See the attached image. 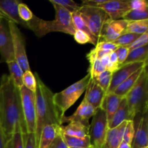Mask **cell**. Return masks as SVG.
<instances>
[{
  "label": "cell",
  "mask_w": 148,
  "mask_h": 148,
  "mask_svg": "<svg viewBox=\"0 0 148 148\" xmlns=\"http://www.w3.org/2000/svg\"><path fill=\"white\" fill-rule=\"evenodd\" d=\"M0 125L7 142L14 133H27L20 90L7 75L0 79Z\"/></svg>",
  "instance_id": "6da1fadb"
},
{
  "label": "cell",
  "mask_w": 148,
  "mask_h": 148,
  "mask_svg": "<svg viewBox=\"0 0 148 148\" xmlns=\"http://www.w3.org/2000/svg\"><path fill=\"white\" fill-rule=\"evenodd\" d=\"M36 79V128L35 132L36 145L38 146L40 133L43 127L48 125L62 126V121L64 116L61 114L53 102L52 91L42 82L37 73L35 74Z\"/></svg>",
  "instance_id": "7a4b0ae2"
},
{
  "label": "cell",
  "mask_w": 148,
  "mask_h": 148,
  "mask_svg": "<svg viewBox=\"0 0 148 148\" xmlns=\"http://www.w3.org/2000/svg\"><path fill=\"white\" fill-rule=\"evenodd\" d=\"M51 4L56 12L54 20L47 21L38 18L34 14L33 19L27 23V28L39 38L51 32H62L74 36L76 28L72 22V14L58 4Z\"/></svg>",
  "instance_id": "3957f363"
},
{
  "label": "cell",
  "mask_w": 148,
  "mask_h": 148,
  "mask_svg": "<svg viewBox=\"0 0 148 148\" xmlns=\"http://www.w3.org/2000/svg\"><path fill=\"white\" fill-rule=\"evenodd\" d=\"M124 98L127 102L130 119L133 121L138 114H144L148 109V74L147 66L143 69L138 79Z\"/></svg>",
  "instance_id": "277c9868"
},
{
  "label": "cell",
  "mask_w": 148,
  "mask_h": 148,
  "mask_svg": "<svg viewBox=\"0 0 148 148\" xmlns=\"http://www.w3.org/2000/svg\"><path fill=\"white\" fill-rule=\"evenodd\" d=\"M90 75L88 73L80 80L70 85L62 92L53 94V102L62 115L79 99L86 90L90 80Z\"/></svg>",
  "instance_id": "5b68a950"
},
{
  "label": "cell",
  "mask_w": 148,
  "mask_h": 148,
  "mask_svg": "<svg viewBox=\"0 0 148 148\" xmlns=\"http://www.w3.org/2000/svg\"><path fill=\"white\" fill-rule=\"evenodd\" d=\"M77 12L81 16L92 36L99 42V36L102 26L109 18L108 14L100 7L81 6Z\"/></svg>",
  "instance_id": "8992f818"
},
{
  "label": "cell",
  "mask_w": 148,
  "mask_h": 148,
  "mask_svg": "<svg viewBox=\"0 0 148 148\" xmlns=\"http://www.w3.org/2000/svg\"><path fill=\"white\" fill-rule=\"evenodd\" d=\"M108 130L106 113L101 108H97L90 126L89 137L91 145L95 148H102Z\"/></svg>",
  "instance_id": "52a82bcc"
},
{
  "label": "cell",
  "mask_w": 148,
  "mask_h": 148,
  "mask_svg": "<svg viewBox=\"0 0 148 148\" xmlns=\"http://www.w3.org/2000/svg\"><path fill=\"white\" fill-rule=\"evenodd\" d=\"M8 27L12 40L14 60L23 72L30 70L25 50V42L23 34L17 25L13 23H8Z\"/></svg>",
  "instance_id": "ba28073f"
},
{
  "label": "cell",
  "mask_w": 148,
  "mask_h": 148,
  "mask_svg": "<svg viewBox=\"0 0 148 148\" xmlns=\"http://www.w3.org/2000/svg\"><path fill=\"white\" fill-rule=\"evenodd\" d=\"M23 116L25 121L27 133L35 134L36 128V97L35 92L24 86L20 89Z\"/></svg>",
  "instance_id": "9c48e42d"
},
{
  "label": "cell",
  "mask_w": 148,
  "mask_h": 148,
  "mask_svg": "<svg viewBox=\"0 0 148 148\" xmlns=\"http://www.w3.org/2000/svg\"><path fill=\"white\" fill-rule=\"evenodd\" d=\"M133 124L134 127V137L132 143V148L148 147V114H138L135 116Z\"/></svg>",
  "instance_id": "30bf717a"
},
{
  "label": "cell",
  "mask_w": 148,
  "mask_h": 148,
  "mask_svg": "<svg viewBox=\"0 0 148 148\" xmlns=\"http://www.w3.org/2000/svg\"><path fill=\"white\" fill-rule=\"evenodd\" d=\"M128 23V21L123 19L116 20L108 19L102 26L100 33L99 42L113 43L120 36L124 34Z\"/></svg>",
  "instance_id": "8fae6325"
},
{
  "label": "cell",
  "mask_w": 148,
  "mask_h": 148,
  "mask_svg": "<svg viewBox=\"0 0 148 148\" xmlns=\"http://www.w3.org/2000/svg\"><path fill=\"white\" fill-rule=\"evenodd\" d=\"M147 66V62H136L119 66L116 71L113 72L111 85L106 93H111L116 89L117 87L122 83L125 79L140 69Z\"/></svg>",
  "instance_id": "7c38bea8"
},
{
  "label": "cell",
  "mask_w": 148,
  "mask_h": 148,
  "mask_svg": "<svg viewBox=\"0 0 148 148\" xmlns=\"http://www.w3.org/2000/svg\"><path fill=\"white\" fill-rule=\"evenodd\" d=\"M22 3L19 0H0V16L7 22L20 25L27 28V23H25L19 16L18 6Z\"/></svg>",
  "instance_id": "4fadbf2b"
},
{
  "label": "cell",
  "mask_w": 148,
  "mask_h": 148,
  "mask_svg": "<svg viewBox=\"0 0 148 148\" xmlns=\"http://www.w3.org/2000/svg\"><path fill=\"white\" fill-rule=\"evenodd\" d=\"M95 111H96V109H95L92 106L90 105L85 101V99H83L77 109L72 116L69 117H66L64 116L63 117L62 121V125L64 124V123H69L75 121V122H79L86 126V127H90V124L89 122V120L93 116Z\"/></svg>",
  "instance_id": "5bb4252c"
},
{
  "label": "cell",
  "mask_w": 148,
  "mask_h": 148,
  "mask_svg": "<svg viewBox=\"0 0 148 148\" xmlns=\"http://www.w3.org/2000/svg\"><path fill=\"white\" fill-rule=\"evenodd\" d=\"M98 7L103 10L109 18L113 20H121L130 10L128 1L122 0H106Z\"/></svg>",
  "instance_id": "9a60e30c"
},
{
  "label": "cell",
  "mask_w": 148,
  "mask_h": 148,
  "mask_svg": "<svg viewBox=\"0 0 148 148\" xmlns=\"http://www.w3.org/2000/svg\"><path fill=\"white\" fill-rule=\"evenodd\" d=\"M0 54L6 63L14 60L12 40L9 27L1 22L0 24Z\"/></svg>",
  "instance_id": "2e32d148"
},
{
  "label": "cell",
  "mask_w": 148,
  "mask_h": 148,
  "mask_svg": "<svg viewBox=\"0 0 148 148\" xmlns=\"http://www.w3.org/2000/svg\"><path fill=\"white\" fill-rule=\"evenodd\" d=\"M106 92L97 84L94 79H91L85 90L84 99L92 106L95 109L100 108Z\"/></svg>",
  "instance_id": "e0dca14e"
},
{
  "label": "cell",
  "mask_w": 148,
  "mask_h": 148,
  "mask_svg": "<svg viewBox=\"0 0 148 148\" xmlns=\"http://www.w3.org/2000/svg\"><path fill=\"white\" fill-rule=\"evenodd\" d=\"M127 121H124L114 129H108L102 148H118L123 140Z\"/></svg>",
  "instance_id": "ac0fdd59"
},
{
  "label": "cell",
  "mask_w": 148,
  "mask_h": 148,
  "mask_svg": "<svg viewBox=\"0 0 148 148\" xmlns=\"http://www.w3.org/2000/svg\"><path fill=\"white\" fill-rule=\"evenodd\" d=\"M61 132V126L52 124L43 127L40 133L38 148L50 147L53 140Z\"/></svg>",
  "instance_id": "d6986e66"
},
{
  "label": "cell",
  "mask_w": 148,
  "mask_h": 148,
  "mask_svg": "<svg viewBox=\"0 0 148 148\" xmlns=\"http://www.w3.org/2000/svg\"><path fill=\"white\" fill-rule=\"evenodd\" d=\"M122 98H123L116 95L114 92L106 93V96L104 97L100 108L104 110L106 113L108 123H109L110 121L112 119L113 116L119 106Z\"/></svg>",
  "instance_id": "ffe728a7"
},
{
  "label": "cell",
  "mask_w": 148,
  "mask_h": 148,
  "mask_svg": "<svg viewBox=\"0 0 148 148\" xmlns=\"http://www.w3.org/2000/svg\"><path fill=\"white\" fill-rule=\"evenodd\" d=\"M61 130L62 134L66 135L83 138L89 136L90 127H86L79 122L73 121L69 122L66 126H61Z\"/></svg>",
  "instance_id": "44dd1931"
},
{
  "label": "cell",
  "mask_w": 148,
  "mask_h": 148,
  "mask_svg": "<svg viewBox=\"0 0 148 148\" xmlns=\"http://www.w3.org/2000/svg\"><path fill=\"white\" fill-rule=\"evenodd\" d=\"M131 121L129 114V108L127 106V100L123 98L121 100L118 109L116 111L112 119L108 123V129H114L119 126L124 121Z\"/></svg>",
  "instance_id": "7402d4cb"
},
{
  "label": "cell",
  "mask_w": 148,
  "mask_h": 148,
  "mask_svg": "<svg viewBox=\"0 0 148 148\" xmlns=\"http://www.w3.org/2000/svg\"><path fill=\"white\" fill-rule=\"evenodd\" d=\"M145 67L137 70V72H135L134 74H132L131 76L129 77L127 79H125L122 83L120 84V85L117 87L116 89L114 91V93L119 95V96L121 97V98H124V97L127 95V93L131 90L132 88L134 87V85H135L137 79H138L139 77H140V74L142 73V72H143V69H144Z\"/></svg>",
  "instance_id": "603a6c76"
},
{
  "label": "cell",
  "mask_w": 148,
  "mask_h": 148,
  "mask_svg": "<svg viewBox=\"0 0 148 148\" xmlns=\"http://www.w3.org/2000/svg\"><path fill=\"white\" fill-rule=\"evenodd\" d=\"M147 58L148 46L146 45V46H142L138 49L130 51L127 59L123 63L122 65L128 64L131 63H136V62H147Z\"/></svg>",
  "instance_id": "cb8c5ba5"
},
{
  "label": "cell",
  "mask_w": 148,
  "mask_h": 148,
  "mask_svg": "<svg viewBox=\"0 0 148 148\" xmlns=\"http://www.w3.org/2000/svg\"><path fill=\"white\" fill-rule=\"evenodd\" d=\"M7 64L8 66L9 71H10V77L12 78L15 86L20 89L22 87H23V76L24 72L22 70L20 66H19L15 60L7 62Z\"/></svg>",
  "instance_id": "d4e9b609"
},
{
  "label": "cell",
  "mask_w": 148,
  "mask_h": 148,
  "mask_svg": "<svg viewBox=\"0 0 148 148\" xmlns=\"http://www.w3.org/2000/svg\"><path fill=\"white\" fill-rule=\"evenodd\" d=\"M62 137L69 148L86 147L91 145L90 139L89 136L83 137V138H79V137H72V136L62 134Z\"/></svg>",
  "instance_id": "484cf974"
},
{
  "label": "cell",
  "mask_w": 148,
  "mask_h": 148,
  "mask_svg": "<svg viewBox=\"0 0 148 148\" xmlns=\"http://www.w3.org/2000/svg\"><path fill=\"white\" fill-rule=\"evenodd\" d=\"M148 20H139V21L129 22L126 28L125 33H134V34L141 35L147 33Z\"/></svg>",
  "instance_id": "4316f807"
},
{
  "label": "cell",
  "mask_w": 148,
  "mask_h": 148,
  "mask_svg": "<svg viewBox=\"0 0 148 148\" xmlns=\"http://www.w3.org/2000/svg\"><path fill=\"white\" fill-rule=\"evenodd\" d=\"M122 19L128 22L148 20V9L130 10L124 14Z\"/></svg>",
  "instance_id": "83f0119b"
},
{
  "label": "cell",
  "mask_w": 148,
  "mask_h": 148,
  "mask_svg": "<svg viewBox=\"0 0 148 148\" xmlns=\"http://www.w3.org/2000/svg\"><path fill=\"white\" fill-rule=\"evenodd\" d=\"M72 22H73V24L75 25L76 30H80L82 31L85 32V33L88 35L95 42L96 45L98 43V40L95 37H94L92 35L91 32L90 31V30L88 29V27H87V25H85V22L82 20V18L81 17V16L78 14L77 12L72 13Z\"/></svg>",
  "instance_id": "f1b7e54d"
},
{
  "label": "cell",
  "mask_w": 148,
  "mask_h": 148,
  "mask_svg": "<svg viewBox=\"0 0 148 148\" xmlns=\"http://www.w3.org/2000/svg\"><path fill=\"white\" fill-rule=\"evenodd\" d=\"M112 74L113 72H110L108 70H105L100 74L96 78H94V80L97 82L98 85L107 92L108 88H109L110 85H111V78H112ZM92 79V78H91Z\"/></svg>",
  "instance_id": "f546056e"
},
{
  "label": "cell",
  "mask_w": 148,
  "mask_h": 148,
  "mask_svg": "<svg viewBox=\"0 0 148 148\" xmlns=\"http://www.w3.org/2000/svg\"><path fill=\"white\" fill-rule=\"evenodd\" d=\"M51 3L58 4L65 10L69 11L71 14L77 12L81 7V4H77L72 0H49Z\"/></svg>",
  "instance_id": "4dcf8cb0"
},
{
  "label": "cell",
  "mask_w": 148,
  "mask_h": 148,
  "mask_svg": "<svg viewBox=\"0 0 148 148\" xmlns=\"http://www.w3.org/2000/svg\"><path fill=\"white\" fill-rule=\"evenodd\" d=\"M138 37H140V35L125 33L120 36L113 43L118 46H128L132 44Z\"/></svg>",
  "instance_id": "1f68e13d"
},
{
  "label": "cell",
  "mask_w": 148,
  "mask_h": 148,
  "mask_svg": "<svg viewBox=\"0 0 148 148\" xmlns=\"http://www.w3.org/2000/svg\"><path fill=\"white\" fill-rule=\"evenodd\" d=\"M23 83L25 88L33 92H36V79L35 75L30 70L24 72L23 76Z\"/></svg>",
  "instance_id": "d6a6232c"
},
{
  "label": "cell",
  "mask_w": 148,
  "mask_h": 148,
  "mask_svg": "<svg viewBox=\"0 0 148 148\" xmlns=\"http://www.w3.org/2000/svg\"><path fill=\"white\" fill-rule=\"evenodd\" d=\"M105 70L106 68L102 64L101 60L99 59H96L92 62H90V66L88 72L90 75V77L94 79Z\"/></svg>",
  "instance_id": "836d02e7"
},
{
  "label": "cell",
  "mask_w": 148,
  "mask_h": 148,
  "mask_svg": "<svg viewBox=\"0 0 148 148\" xmlns=\"http://www.w3.org/2000/svg\"><path fill=\"white\" fill-rule=\"evenodd\" d=\"M18 13L21 20L25 23L30 22L34 16V14L32 12L31 10L28 8V7L23 2L19 4Z\"/></svg>",
  "instance_id": "e575fe53"
},
{
  "label": "cell",
  "mask_w": 148,
  "mask_h": 148,
  "mask_svg": "<svg viewBox=\"0 0 148 148\" xmlns=\"http://www.w3.org/2000/svg\"><path fill=\"white\" fill-rule=\"evenodd\" d=\"M75 40L79 44H85V43H92L94 46H96L95 42L88 36L85 32L82 31L80 30H76L75 34H74Z\"/></svg>",
  "instance_id": "d590c367"
},
{
  "label": "cell",
  "mask_w": 148,
  "mask_h": 148,
  "mask_svg": "<svg viewBox=\"0 0 148 148\" xmlns=\"http://www.w3.org/2000/svg\"><path fill=\"white\" fill-rule=\"evenodd\" d=\"M134 127L133 121H127V127H126L125 131H124V136H123V141L132 145L133 141V139L134 137Z\"/></svg>",
  "instance_id": "8d00e7d4"
},
{
  "label": "cell",
  "mask_w": 148,
  "mask_h": 148,
  "mask_svg": "<svg viewBox=\"0 0 148 148\" xmlns=\"http://www.w3.org/2000/svg\"><path fill=\"white\" fill-rule=\"evenodd\" d=\"M148 42V33H145L144 34L140 36V37L137 38L134 42H133L132 44H130V46H127L129 49V50L132 51L133 49H138V48L142 47V46H144L147 45Z\"/></svg>",
  "instance_id": "74e56055"
},
{
  "label": "cell",
  "mask_w": 148,
  "mask_h": 148,
  "mask_svg": "<svg viewBox=\"0 0 148 148\" xmlns=\"http://www.w3.org/2000/svg\"><path fill=\"white\" fill-rule=\"evenodd\" d=\"M119 46H116L114 44V43H111V42H99L98 44L95 46V48L100 51H103L106 52V53H110L111 52L115 51Z\"/></svg>",
  "instance_id": "f35d334b"
},
{
  "label": "cell",
  "mask_w": 148,
  "mask_h": 148,
  "mask_svg": "<svg viewBox=\"0 0 148 148\" xmlns=\"http://www.w3.org/2000/svg\"><path fill=\"white\" fill-rule=\"evenodd\" d=\"M116 53L117 59H118L119 65L121 66L123 64L125 60L127 59V56H128L129 53H130V50L127 46H119L116 50L115 51Z\"/></svg>",
  "instance_id": "ab89813d"
},
{
  "label": "cell",
  "mask_w": 148,
  "mask_h": 148,
  "mask_svg": "<svg viewBox=\"0 0 148 148\" xmlns=\"http://www.w3.org/2000/svg\"><path fill=\"white\" fill-rule=\"evenodd\" d=\"M23 139L24 148H38L35 134H23Z\"/></svg>",
  "instance_id": "60d3db41"
},
{
  "label": "cell",
  "mask_w": 148,
  "mask_h": 148,
  "mask_svg": "<svg viewBox=\"0 0 148 148\" xmlns=\"http://www.w3.org/2000/svg\"><path fill=\"white\" fill-rule=\"evenodd\" d=\"M11 148H24L23 134L21 132H16L13 134L10 140Z\"/></svg>",
  "instance_id": "b9f144b4"
},
{
  "label": "cell",
  "mask_w": 148,
  "mask_h": 148,
  "mask_svg": "<svg viewBox=\"0 0 148 148\" xmlns=\"http://www.w3.org/2000/svg\"><path fill=\"white\" fill-rule=\"evenodd\" d=\"M130 10H145L148 9L147 1L145 0H129Z\"/></svg>",
  "instance_id": "7bdbcfd3"
},
{
  "label": "cell",
  "mask_w": 148,
  "mask_h": 148,
  "mask_svg": "<svg viewBox=\"0 0 148 148\" xmlns=\"http://www.w3.org/2000/svg\"><path fill=\"white\" fill-rule=\"evenodd\" d=\"M49 148H69L65 143V142L64 141L62 132L55 138V140H53L51 145Z\"/></svg>",
  "instance_id": "ee69618b"
},
{
  "label": "cell",
  "mask_w": 148,
  "mask_h": 148,
  "mask_svg": "<svg viewBox=\"0 0 148 148\" xmlns=\"http://www.w3.org/2000/svg\"><path fill=\"white\" fill-rule=\"evenodd\" d=\"M106 0H84L82 1V6H89V7H96L101 5Z\"/></svg>",
  "instance_id": "f6af8a7d"
},
{
  "label": "cell",
  "mask_w": 148,
  "mask_h": 148,
  "mask_svg": "<svg viewBox=\"0 0 148 148\" xmlns=\"http://www.w3.org/2000/svg\"><path fill=\"white\" fill-rule=\"evenodd\" d=\"M8 142L7 141L5 138V136H4V132H3V130L1 129V125H0V148H5L6 145Z\"/></svg>",
  "instance_id": "bcb514c9"
},
{
  "label": "cell",
  "mask_w": 148,
  "mask_h": 148,
  "mask_svg": "<svg viewBox=\"0 0 148 148\" xmlns=\"http://www.w3.org/2000/svg\"><path fill=\"white\" fill-rule=\"evenodd\" d=\"M109 59H110V62H111L112 64L119 67V62H118V59H117L116 53L115 51L111 52V53H109Z\"/></svg>",
  "instance_id": "7dc6e473"
},
{
  "label": "cell",
  "mask_w": 148,
  "mask_h": 148,
  "mask_svg": "<svg viewBox=\"0 0 148 148\" xmlns=\"http://www.w3.org/2000/svg\"><path fill=\"white\" fill-rule=\"evenodd\" d=\"M100 60H101V63H102V64L103 65L104 67L106 69L107 66H108V64H109L110 63V59H109V54H105L103 55V56H102V57L100 59Z\"/></svg>",
  "instance_id": "c3c4849f"
},
{
  "label": "cell",
  "mask_w": 148,
  "mask_h": 148,
  "mask_svg": "<svg viewBox=\"0 0 148 148\" xmlns=\"http://www.w3.org/2000/svg\"><path fill=\"white\" fill-rule=\"evenodd\" d=\"M118 148H132V145L129 144V143H126L124 141H121V143H120V145H119Z\"/></svg>",
  "instance_id": "681fc988"
},
{
  "label": "cell",
  "mask_w": 148,
  "mask_h": 148,
  "mask_svg": "<svg viewBox=\"0 0 148 148\" xmlns=\"http://www.w3.org/2000/svg\"><path fill=\"white\" fill-rule=\"evenodd\" d=\"M5 148H11V143H10V140L7 143Z\"/></svg>",
  "instance_id": "f907efd6"
},
{
  "label": "cell",
  "mask_w": 148,
  "mask_h": 148,
  "mask_svg": "<svg viewBox=\"0 0 148 148\" xmlns=\"http://www.w3.org/2000/svg\"><path fill=\"white\" fill-rule=\"evenodd\" d=\"M77 148H95V147H94L93 146L90 145V146H89V147H77Z\"/></svg>",
  "instance_id": "816d5d0a"
},
{
  "label": "cell",
  "mask_w": 148,
  "mask_h": 148,
  "mask_svg": "<svg viewBox=\"0 0 148 148\" xmlns=\"http://www.w3.org/2000/svg\"><path fill=\"white\" fill-rule=\"evenodd\" d=\"M1 22H2V17H1V16H0V24H1Z\"/></svg>",
  "instance_id": "f5cc1de1"
},
{
  "label": "cell",
  "mask_w": 148,
  "mask_h": 148,
  "mask_svg": "<svg viewBox=\"0 0 148 148\" xmlns=\"http://www.w3.org/2000/svg\"><path fill=\"white\" fill-rule=\"evenodd\" d=\"M142 148H148V147H142Z\"/></svg>",
  "instance_id": "db71d44e"
}]
</instances>
